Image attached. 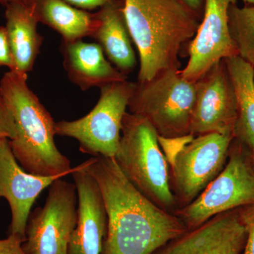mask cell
<instances>
[{
  "instance_id": "7a4b0ae2",
  "label": "cell",
  "mask_w": 254,
  "mask_h": 254,
  "mask_svg": "<svg viewBox=\"0 0 254 254\" xmlns=\"http://www.w3.org/2000/svg\"><path fill=\"white\" fill-rule=\"evenodd\" d=\"M124 13L139 56L138 82L180 69V57L201 17L182 0H123Z\"/></svg>"
},
{
  "instance_id": "30bf717a",
  "label": "cell",
  "mask_w": 254,
  "mask_h": 254,
  "mask_svg": "<svg viewBox=\"0 0 254 254\" xmlns=\"http://www.w3.org/2000/svg\"><path fill=\"white\" fill-rule=\"evenodd\" d=\"M237 103L224 60L195 81L190 135L218 133L235 137Z\"/></svg>"
},
{
  "instance_id": "83f0119b",
  "label": "cell",
  "mask_w": 254,
  "mask_h": 254,
  "mask_svg": "<svg viewBox=\"0 0 254 254\" xmlns=\"http://www.w3.org/2000/svg\"><path fill=\"white\" fill-rule=\"evenodd\" d=\"M249 150H250V152H249V153H250L251 163H252V166H253L254 170V148Z\"/></svg>"
},
{
  "instance_id": "8992f818",
  "label": "cell",
  "mask_w": 254,
  "mask_h": 254,
  "mask_svg": "<svg viewBox=\"0 0 254 254\" xmlns=\"http://www.w3.org/2000/svg\"><path fill=\"white\" fill-rule=\"evenodd\" d=\"M245 148L234 139L221 173L195 200L175 213L188 231L220 214L254 205V170Z\"/></svg>"
},
{
  "instance_id": "e0dca14e",
  "label": "cell",
  "mask_w": 254,
  "mask_h": 254,
  "mask_svg": "<svg viewBox=\"0 0 254 254\" xmlns=\"http://www.w3.org/2000/svg\"><path fill=\"white\" fill-rule=\"evenodd\" d=\"M5 9V28L14 63L11 71L28 74L33 69L43 41L37 31L38 19L28 4H9Z\"/></svg>"
},
{
  "instance_id": "ffe728a7",
  "label": "cell",
  "mask_w": 254,
  "mask_h": 254,
  "mask_svg": "<svg viewBox=\"0 0 254 254\" xmlns=\"http://www.w3.org/2000/svg\"><path fill=\"white\" fill-rule=\"evenodd\" d=\"M229 29L237 56L254 68V5L229 9Z\"/></svg>"
},
{
  "instance_id": "6da1fadb",
  "label": "cell",
  "mask_w": 254,
  "mask_h": 254,
  "mask_svg": "<svg viewBox=\"0 0 254 254\" xmlns=\"http://www.w3.org/2000/svg\"><path fill=\"white\" fill-rule=\"evenodd\" d=\"M103 194L108 230L101 254H153L188 232L175 213L142 194L127 180L114 158L85 162Z\"/></svg>"
},
{
  "instance_id": "4316f807",
  "label": "cell",
  "mask_w": 254,
  "mask_h": 254,
  "mask_svg": "<svg viewBox=\"0 0 254 254\" xmlns=\"http://www.w3.org/2000/svg\"><path fill=\"white\" fill-rule=\"evenodd\" d=\"M31 0H0V4L6 6L7 5L13 4H28Z\"/></svg>"
},
{
  "instance_id": "4fadbf2b",
  "label": "cell",
  "mask_w": 254,
  "mask_h": 254,
  "mask_svg": "<svg viewBox=\"0 0 254 254\" xmlns=\"http://www.w3.org/2000/svg\"><path fill=\"white\" fill-rule=\"evenodd\" d=\"M71 175L78 206L67 254H101L108 230V214L99 185L87 171L85 162L74 168Z\"/></svg>"
},
{
  "instance_id": "484cf974",
  "label": "cell",
  "mask_w": 254,
  "mask_h": 254,
  "mask_svg": "<svg viewBox=\"0 0 254 254\" xmlns=\"http://www.w3.org/2000/svg\"><path fill=\"white\" fill-rule=\"evenodd\" d=\"M182 1H185L190 9H193L202 18L204 0H182Z\"/></svg>"
},
{
  "instance_id": "52a82bcc",
  "label": "cell",
  "mask_w": 254,
  "mask_h": 254,
  "mask_svg": "<svg viewBox=\"0 0 254 254\" xmlns=\"http://www.w3.org/2000/svg\"><path fill=\"white\" fill-rule=\"evenodd\" d=\"M134 86L135 83L127 80L102 87L94 108L78 120L55 123V133L77 140L83 153L115 158L121 138L123 118Z\"/></svg>"
},
{
  "instance_id": "7402d4cb",
  "label": "cell",
  "mask_w": 254,
  "mask_h": 254,
  "mask_svg": "<svg viewBox=\"0 0 254 254\" xmlns=\"http://www.w3.org/2000/svg\"><path fill=\"white\" fill-rule=\"evenodd\" d=\"M241 220L247 231V240L241 254H254V205L239 208Z\"/></svg>"
},
{
  "instance_id": "3957f363",
  "label": "cell",
  "mask_w": 254,
  "mask_h": 254,
  "mask_svg": "<svg viewBox=\"0 0 254 254\" xmlns=\"http://www.w3.org/2000/svg\"><path fill=\"white\" fill-rule=\"evenodd\" d=\"M27 79L28 74L9 71L0 81L16 126V136L9 140L13 154L28 173L38 176H66L74 168L55 145L56 123L30 89Z\"/></svg>"
},
{
  "instance_id": "8fae6325",
  "label": "cell",
  "mask_w": 254,
  "mask_h": 254,
  "mask_svg": "<svg viewBox=\"0 0 254 254\" xmlns=\"http://www.w3.org/2000/svg\"><path fill=\"white\" fill-rule=\"evenodd\" d=\"M237 0H204L201 21L188 46L189 60L180 70L189 81H196L222 60L237 56L229 29V9Z\"/></svg>"
},
{
  "instance_id": "2e32d148",
  "label": "cell",
  "mask_w": 254,
  "mask_h": 254,
  "mask_svg": "<svg viewBox=\"0 0 254 254\" xmlns=\"http://www.w3.org/2000/svg\"><path fill=\"white\" fill-rule=\"evenodd\" d=\"M98 25L92 34L108 60L127 75L136 66L133 41L124 13L123 0H113L95 12Z\"/></svg>"
},
{
  "instance_id": "9c48e42d",
  "label": "cell",
  "mask_w": 254,
  "mask_h": 254,
  "mask_svg": "<svg viewBox=\"0 0 254 254\" xmlns=\"http://www.w3.org/2000/svg\"><path fill=\"white\" fill-rule=\"evenodd\" d=\"M76 185L63 178L49 187L46 203L31 212L22 248L26 254H67L77 221Z\"/></svg>"
},
{
  "instance_id": "ac0fdd59",
  "label": "cell",
  "mask_w": 254,
  "mask_h": 254,
  "mask_svg": "<svg viewBox=\"0 0 254 254\" xmlns=\"http://www.w3.org/2000/svg\"><path fill=\"white\" fill-rule=\"evenodd\" d=\"M38 23L53 28L63 41L91 37L98 25L95 13L74 7L64 0H31L29 4Z\"/></svg>"
},
{
  "instance_id": "d4e9b609",
  "label": "cell",
  "mask_w": 254,
  "mask_h": 254,
  "mask_svg": "<svg viewBox=\"0 0 254 254\" xmlns=\"http://www.w3.org/2000/svg\"><path fill=\"white\" fill-rule=\"evenodd\" d=\"M78 9L90 11L98 10L113 0H64Z\"/></svg>"
},
{
  "instance_id": "cb8c5ba5",
  "label": "cell",
  "mask_w": 254,
  "mask_h": 254,
  "mask_svg": "<svg viewBox=\"0 0 254 254\" xmlns=\"http://www.w3.org/2000/svg\"><path fill=\"white\" fill-rule=\"evenodd\" d=\"M23 239L16 235H9L0 240V254H26L22 248Z\"/></svg>"
},
{
  "instance_id": "603a6c76",
  "label": "cell",
  "mask_w": 254,
  "mask_h": 254,
  "mask_svg": "<svg viewBox=\"0 0 254 254\" xmlns=\"http://www.w3.org/2000/svg\"><path fill=\"white\" fill-rule=\"evenodd\" d=\"M7 66L9 71L14 68V58L5 26H0V67Z\"/></svg>"
},
{
  "instance_id": "277c9868",
  "label": "cell",
  "mask_w": 254,
  "mask_h": 254,
  "mask_svg": "<svg viewBox=\"0 0 254 254\" xmlns=\"http://www.w3.org/2000/svg\"><path fill=\"white\" fill-rule=\"evenodd\" d=\"M115 160L133 187L160 208L172 213L177 200L170 185L168 161L159 135L148 120L131 113L123 118Z\"/></svg>"
},
{
  "instance_id": "44dd1931",
  "label": "cell",
  "mask_w": 254,
  "mask_h": 254,
  "mask_svg": "<svg viewBox=\"0 0 254 254\" xmlns=\"http://www.w3.org/2000/svg\"><path fill=\"white\" fill-rule=\"evenodd\" d=\"M16 136V126L12 114L5 101L0 88V139H14Z\"/></svg>"
},
{
  "instance_id": "5bb4252c",
  "label": "cell",
  "mask_w": 254,
  "mask_h": 254,
  "mask_svg": "<svg viewBox=\"0 0 254 254\" xmlns=\"http://www.w3.org/2000/svg\"><path fill=\"white\" fill-rule=\"evenodd\" d=\"M247 235L239 208L235 209L172 241L158 254H241Z\"/></svg>"
},
{
  "instance_id": "7c38bea8",
  "label": "cell",
  "mask_w": 254,
  "mask_h": 254,
  "mask_svg": "<svg viewBox=\"0 0 254 254\" xmlns=\"http://www.w3.org/2000/svg\"><path fill=\"white\" fill-rule=\"evenodd\" d=\"M63 176H38L23 170L15 158L8 138L0 139V198L7 200L11 220L9 235L26 240L32 206L43 190Z\"/></svg>"
},
{
  "instance_id": "9a60e30c",
  "label": "cell",
  "mask_w": 254,
  "mask_h": 254,
  "mask_svg": "<svg viewBox=\"0 0 254 254\" xmlns=\"http://www.w3.org/2000/svg\"><path fill=\"white\" fill-rule=\"evenodd\" d=\"M60 52L68 79L82 91L127 80L128 76L107 60L98 43H86L82 40L63 41Z\"/></svg>"
},
{
  "instance_id": "d6986e66",
  "label": "cell",
  "mask_w": 254,
  "mask_h": 254,
  "mask_svg": "<svg viewBox=\"0 0 254 254\" xmlns=\"http://www.w3.org/2000/svg\"><path fill=\"white\" fill-rule=\"evenodd\" d=\"M237 103L235 139L254 148V68L239 56L224 60Z\"/></svg>"
},
{
  "instance_id": "5b68a950",
  "label": "cell",
  "mask_w": 254,
  "mask_h": 254,
  "mask_svg": "<svg viewBox=\"0 0 254 254\" xmlns=\"http://www.w3.org/2000/svg\"><path fill=\"white\" fill-rule=\"evenodd\" d=\"M195 97V81L184 78L180 69H170L135 83L128 108L148 120L159 136L176 139L190 136Z\"/></svg>"
},
{
  "instance_id": "ba28073f",
  "label": "cell",
  "mask_w": 254,
  "mask_h": 254,
  "mask_svg": "<svg viewBox=\"0 0 254 254\" xmlns=\"http://www.w3.org/2000/svg\"><path fill=\"white\" fill-rule=\"evenodd\" d=\"M235 137L218 133L187 136L170 160V185L182 207L190 204L221 173Z\"/></svg>"
},
{
  "instance_id": "f1b7e54d",
  "label": "cell",
  "mask_w": 254,
  "mask_h": 254,
  "mask_svg": "<svg viewBox=\"0 0 254 254\" xmlns=\"http://www.w3.org/2000/svg\"><path fill=\"white\" fill-rule=\"evenodd\" d=\"M245 4L247 5H254V0H242Z\"/></svg>"
}]
</instances>
